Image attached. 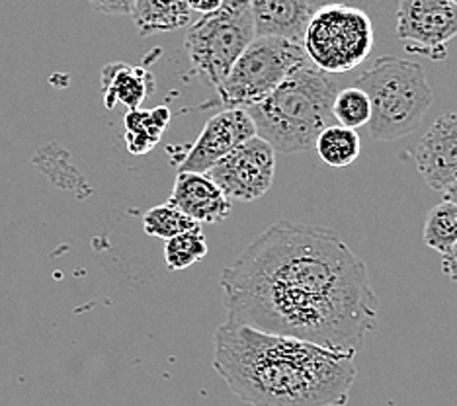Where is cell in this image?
Listing matches in <instances>:
<instances>
[{
  "instance_id": "9a60e30c",
  "label": "cell",
  "mask_w": 457,
  "mask_h": 406,
  "mask_svg": "<svg viewBox=\"0 0 457 406\" xmlns=\"http://www.w3.org/2000/svg\"><path fill=\"white\" fill-rule=\"evenodd\" d=\"M192 14L194 10L188 0H137L131 18L139 36L149 37L186 28Z\"/></svg>"
},
{
  "instance_id": "cb8c5ba5",
  "label": "cell",
  "mask_w": 457,
  "mask_h": 406,
  "mask_svg": "<svg viewBox=\"0 0 457 406\" xmlns=\"http://www.w3.org/2000/svg\"><path fill=\"white\" fill-rule=\"evenodd\" d=\"M188 3H190L194 12H200L204 16V14L215 12L217 8H221L225 0H188Z\"/></svg>"
},
{
  "instance_id": "d4e9b609",
  "label": "cell",
  "mask_w": 457,
  "mask_h": 406,
  "mask_svg": "<svg viewBox=\"0 0 457 406\" xmlns=\"http://www.w3.org/2000/svg\"><path fill=\"white\" fill-rule=\"evenodd\" d=\"M444 200L457 203V178L444 190Z\"/></svg>"
},
{
  "instance_id": "9c48e42d",
  "label": "cell",
  "mask_w": 457,
  "mask_h": 406,
  "mask_svg": "<svg viewBox=\"0 0 457 406\" xmlns=\"http://www.w3.org/2000/svg\"><path fill=\"white\" fill-rule=\"evenodd\" d=\"M457 36L455 0H401L397 37L414 54L445 57V44Z\"/></svg>"
},
{
  "instance_id": "ffe728a7",
  "label": "cell",
  "mask_w": 457,
  "mask_h": 406,
  "mask_svg": "<svg viewBox=\"0 0 457 406\" xmlns=\"http://www.w3.org/2000/svg\"><path fill=\"white\" fill-rule=\"evenodd\" d=\"M195 219H192L188 213H184L179 205L172 202L162 203L157 207H151V210L143 215V228L145 233L154 238H162V241H169L170 236L190 231V228L200 227Z\"/></svg>"
},
{
  "instance_id": "8fae6325",
  "label": "cell",
  "mask_w": 457,
  "mask_h": 406,
  "mask_svg": "<svg viewBox=\"0 0 457 406\" xmlns=\"http://www.w3.org/2000/svg\"><path fill=\"white\" fill-rule=\"evenodd\" d=\"M414 162L434 192H444L457 178V112L436 118L414 149Z\"/></svg>"
},
{
  "instance_id": "e0dca14e",
  "label": "cell",
  "mask_w": 457,
  "mask_h": 406,
  "mask_svg": "<svg viewBox=\"0 0 457 406\" xmlns=\"http://www.w3.org/2000/svg\"><path fill=\"white\" fill-rule=\"evenodd\" d=\"M315 149L319 159L332 169H345L358 161L361 151V141L356 129L346 125H327L317 137Z\"/></svg>"
},
{
  "instance_id": "d6986e66",
  "label": "cell",
  "mask_w": 457,
  "mask_h": 406,
  "mask_svg": "<svg viewBox=\"0 0 457 406\" xmlns=\"http://www.w3.org/2000/svg\"><path fill=\"white\" fill-rule=\"evenodd\" d=\"M207 254V241L202 233V225L170 236L164 246L166 268L170 272H179L200 262Z\"/></svg>"
},
{
  "instance_id": "8992f818",
  "label": "cell",
  "mask_w": 457,
  "mask_h": 406,
  "mask_svg": "<svg viewBox=\"0 0 457 406\" xmlns=\"http://www.w3.org/2000/svg\"><path fill=\"white\" fill-rule=\"evenodd\" d=\"M309 61L303 44L279 36H256L217 87V94L225 108H248Z\"/></svg>"
},
{
  "instance_id": "2e32d148",
  "label": "cell",
  "mask_w": 457,
  "mask_h": 406,
  "mask_svg": "<svg viewBox=\"0 0 457 406\" xmlns=\"http://www.w3.org/2000/svg\"><path fill=\"white\" fill-rule=\"evenodd\" d=\"M170 121V112L164 106L154 110L133 108L123 116V128H126V147L131 154H147L154 145L161 141L166 125Z\"/></svg>"
},
{
  "instance_id": "30bf717a",
  "label": "cell",
  "mask_w": 457,
  "mask_h": 406,
  "mask_svg": "<svg viewBox=\"0 0 457 406\" xmlns=\"http://www.w3.org/2000/svg\"><path fill=\"white\" fill-rule=\"evenodd\" d=\"M254 135L256 123L246 108H227L215 113L186 153L179 170L207 172L217 161Z\"/></svg>"
},
{
  "instance_id": "4fadbf2b",
  "label": "cell",
  "mask_w": 457,
  "mask_h": 406,
  "mask_svg": "<svg viewBox=\"0 0 457 406\" xmlns=\"http://www.w3.org/2000/svg\"><path fill=\"white\" fill-rule=\"evenodd\" d=\"M256 36H279L303 44L313 0H251Z\"/></svg>"
},
{
  "instance_id": "7c38bea8",
  "label": "cell",
  "mask_w": 457,
  "mask_h": 406,
  "mask_svg": "<svg viewBox=\"0 0 457 406\" xmlns=\"http://www.w3.org/2000/svg\"><path fill=\"white\" fill-rule=\"evenodd\" d=\"M170 202L202 225L223 223L233 210V200L207 172L179 170Z\"/></svg>"
},
{
  "instance_id": "44dd1931",
  "label": "cell",
  "mask_w": 457,
  "mask_h": 406,
  "mask_svg": "<svg viewBox=\"0 0 457 406\" xmlns=\"http://www.w3.org/2000/svg\"><path fill=\"white\" fill-rule=\"evenodd\" d=\"M332 116L338 123L352 129L368 125L371 120V100L368 92L356 85L338 90L335 104H332Z\"/></svg>"
},
{
  "instance_id": "52a82bcc",
  "label": "cell",
  "mask_w": 457,
  "mask_h": 406,
  "mask_svg": "<svg viewBox=\"0 0 457 406\" xmlns=\"http://www.w3.org/2000/svg\"><path fill=\"white\" fill-rule=\"evenodd\" d=\"M309 59L328 75H342L366 61L373 49V24L368 12L345 3L317 8L305 29Z\"/></svg>"
},
{
  "instance_id": "5bb4252c",
  "label": "cell",
  "mask_w": 457,
  "mask_h": 406,
  "mask_svg": "<svg viewBox=\"0 0 457 406\" xmlns=\"http://www.w3.org/2000/svg\"><path fill=\"white\" fill-rule=\"evenodd\" d=\"M154 90V79L147 69L131 67L126 62H110L102 69L104 106L112 110L116 104H123L129 110L141 108Z\"/></svg>"
},
{
  "instance_id": "484cf974",
  "label": "cell",
  "mask_w": 457,
  "mask_h": 406,
  "mask_svg": "<svg viewBox=\"0 0 457 406\" xmlns=\"http://www.w3.org/2000/svg\"><path fill=\"white\" fill-rule=\"evenodd\" d=\"M455 3H457V0H455Z\"/></svg>"
},
{
  "instance_id": "ac0fdd59",
  "label": "cell",
  "mask_w": 457,
  "mask_h": 406,
  "mask_svg": "<svg viewBox=\"0 0 457 406\" xmlns=\"http://www.w3.org/2000/svg\"><path fill=\"white\" fill-rule=\"evenodd\" d=\"M422 238L436 253H448L457 243V203L444 200L434 205L426 217Z\"/></svg>"
},
{
  "instance_id": "603a6c76",
  "label": "cell",
  "mask_w": 457,
  "mask_h": 406,
  "mask_svg": "<svg viewBox=\"0 0 457 406\" xmlns=\"http://www.w3.org/2000/svg\"><path fill=\"white\" fill-rule=\"evenodd\" d=\"M442 269L445 276L457 284V243L448 250V253L442 254Z\"/></svg>"
},
{
  "instance_id": "6da1fadb",
  "label": "cell",
  "mask_w": 457,
  "mask_h": 406,
  "mask_svg": "<svg viewBox=\"0 0 457 406\" xmlns=\"http://www.w3.org/2000/svg\"><path fill=\"white\" fill-rule=\"evenodd\" d=\"M227 319L327 348L352 350L376 330L368 266L327 227L278 221L221 274Z\"/></svg>"
},
{
  "instance_id": "5b68a950",
  "label": "cell",
  "mask_w": 457,
  "mask_h": 406,
  "mask_svg": "<svg viewBox=\"0 0 457 406\" xmlns=\"http://www.w3.org/2000/svg\"><path fill=\"white\" fill-rule=\"evenodd\" d=\"M254 37L251 0H225L188 28L184 47L197 75L217 88Z\"/></svg>"
},
{
  "instance_id": "277c9868",
  "label": "cell",
  "mask_w": 457,
  "mask_h": 406,
  "mask_svg": "<svg viewBox=\"0 0 457 406\" xmlns=\"http://www.w3.org/2000/svg\"><path fill=\"white\" fill-rule=\"evenodd\" d=\"M356 87L368 92L371 120L368 123L373 141H399L417 131L428 113L434 94L419 62L395 55H383L363 70Z\"/></svg>"
},
{
  "instance_id": "ba28073f",
  "label": "cell",
  "mask_w": 457,
  "mask_h": 406,
  "mask_svg": "<svg viewBox=\"0 0 457 406\" xmlns=\"http://www.w3.org/2000/svg\"><path fill=\"white\" fill-rule=\"evenodd\" d=\"M276 154L272 145L261 135H254L217 161L207 174L231 200L254 202L272 187Z\"/></svg>"
},
{
  "instance_id": "7402d4cb",
  "label": "cell",
  "mask_w": 457,
  "mask_h": 406,
  "mask_svg": "<svg viewBox=\"0 0 457 406\" xmlns=\"http://www.w3.org/2000/svg\"><path fill=\"white\" fill-rule=\"evenodd\" d=\"M92 8L110 16H133L137 0H88Z\"/></svg>"
},
{
  "instance_id": "3957f363",
  "label": "cell",
  "mask_w": 457,
  "mask_h": 406,
  "mask_svg": "<svg viewBox=\"0 0 457 406\" xmlns=\"http://www.w3.org/2000/svg\"><path fill=\"white\" fill-rule=\"evenodd\" d=\"M337 82L313 61L295 69L282 85L246 110L256 123V135L278 153H301L315 147L317 137L330 125Z\"/></svg>"
},
{
  "instance_id": "7a4b0ae2",
  "label": "cell",
  "mask_w": 457,
  "mask_h": 406,
  "mask_svg": "<svg viewBox=\"0 0 457 406\" xmlns=\"http://www.w3.org/2000/svg\"><path fill=\"white\" fill-rule=\"evenodd\" d=\"M356 352L225 320L213 336V369L238 399L262 406L346 404Z\"/></svg>"
}]
</instances>
